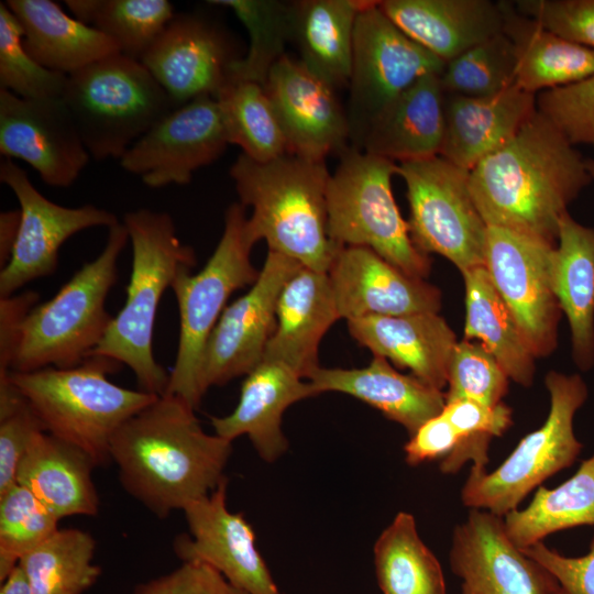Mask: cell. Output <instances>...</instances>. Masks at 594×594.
<instances>
[{"mask_svg": "<svg viewBox=\"0 0 594 594\" xmlns=\"http://www.w3.org/2000/svg\"><path fill=\"white\" fill-rule=\"evenodd\" d=\"M195 410L163 394L124 421L110 442L122 487L160 519L208 496L227 479L232 441L207 433Z\"/></svg>", "mask_w": 594, "mask_h": 594, "instance_id": "6da1fadb", "label": "cell"}, {"mask_svg": "<svg viewBox=\"0 0 594 594\" xmlns=\"http://www.w3.org/2000/svg\"><path fill=\"white\" fill-rule=\"evenodd\" d=\"M592 180L586 160L538 110L470 170L471 193L487 227L551 245L568 206Z\"/></svg>", "mask_w": 594, "mask_h": 594, "instance_id": "7a4b0ae2", "label": "cell"}, {"mask_svg": "<svg viewBox=\"0 0 594 594\" xmlns=\"http://www.w3.org/2000/svg\"><path fill=\"white\" fill-rule=\"evenodd\" d=\"M326 161L286 153L258 162L240 154L230 168L240 204L252 207L248 231L254 243L302 266L328 272L342 245L328 234Z\"/></svg>", "mask_w": 594, "mask_h": 594, "instance_id": "3957f363", "label": "cell"}, {"mask_svg": "<svg viewBox=\"0 0 594 594\" xmlns=\"http://www.w3.org/2000/svg\"><path fill=\"white\" fill-rule=\"evenodd\" d=\"M132 246L127 299L95 351L128 365L141 391L165 394L169 374L156 362L153 333L157 307L175 278L196 265L195 251L177 235L170 215L141 208L123 217Z\"/></svg>", "mask_w": 594, "mask_h": 594, "instance_id": "277c9868", "label": "cell"}, {"mask_svg": "<svg viewBox=\"0 0 594 594\" xmlns=\"http://www.w3.org/2000/svg\"><path fill=\"white\" fill-rule=\"evenodd\" d=\"M121 364L91 355L70 369L11 372V382L26 397L45 431L90 455L96 466L109 463L118 428L158 395L119 386L107 378Z\"/></svg>", "mask_w": 594, "mask_h": 594, "instance_id": "5b68a950", "label": "cell"}, {"mask_svg": "<svg viewBox=\"0 0 594 594\" xmlns=\"http://www.w3.org/2000/svg\"><path fill=\"white\" fill-rule=\"evenodd\" d=\"M128 241L123 222L109 228L101 253L85 263L54 297L30 310L20 329L11 372L70 369L89 358L113 318L106 299Z\"/></svg>", "mask_w": 594, "mask_h": 594, "instance_id": "8992f818", "label": "cell"}, {"mask_svg": "<svg viewBox=\"0 0 594 594\" xmlns=\"http://www.w3.org/2000/svg\"><path fill=\"white\" fill-rule=\"evenodd\" d=\"M62 98L97 161L120 160L177 108L141 61L121 53L68 75Z\"/></svg>", "mask_w": 594, "mask_h": 594, "instance_id": "52a82bcc", "label": "cell"}, {"mask_svg": "<svg viewBox=\"0 0 594 594\" xmlns=\"http://www.w3.org/2000/svg\"><path fill=\"white\" fill-rule=\"evenodd\" d=\"M397 164L349 147L327 188L328 234L342 246L369 248L405 274L424 279L431 262L411 240L392 190Z\"/></svg>", "mask_w": 594, "mask_h": 594, "instance_id": "ba28073f", "label": "cell"}, {"mask_svg": "<svg viewBox=\"0 0 594 594\" xmlns=\"http://www.w3.org/2000/svg\"><path fill=\"white\" fill-rule=\"evenodd\" d=\"M255 243L248 231L246 207L230 205L222 235L197 273H180L170 288L179 311V339L175 364L165 394L176 395L197 409L201 402L199 372L208 338L233 292L258 277L251 261Z\"/></svg>", "mask_w": 594, "mask_h": 594, "instance_id": "9c48e42d", "label": "cell"}, {"mask_svg": "<svg viewBox=\"0 0 594 594\" xmlns=\"http://www.w3.org/2000/svg\"><path fill=\"white\" fill-rule=\"evenodd\" d=\"M544 384L550 395L546 421L525 436L493 472L471 468L461 491L466 507L504 517L543 481L576 461L583 444L573 421L587 398V386L578 374L556 371L547 374Z\"/></svg>", "mask_w": 594, "mask_h": 594, "instance_id": "30bf717a", "label": "cell"}, {"mask_svg": "<svg viewBox=\"0 0 594 594\" xmlns=\"http://www.w3.org/2000/svg\"><path fill=\"white\" fill-rule=\"evenodd\" d=\"M409 204V233L424 254H440L461 273L484 266L487 226L470 188V170L440 155L400 162Z\"/></svg>", "mask_w": 594, "mask_h": 594, "instance_id": "8fae6325", "label": "cell"}, {"mask_svg": "<svg viewBox=\"0 0 594 594\" xmlns=\"http://www.w3.org/2000/svg\"><path fill=\"white\" fill-rule=\"evenodd\" d=\"M446 63L402 32L378 1L359 12L353 42L346 110L351 147L358 148L369 123L420 77L443 73Z\"/></svg>", "mask_w": 594, "mask_h": 594, "instance_id": "7c38bea8", "label": "cell"}, {"mask_svg": "<svg viewBox=\"0 0 594 594\" xmlns=\"http://www.w3.org/2000/svg\"><path fill=\"white\" fill-rule=\"evenodd\" d=\"M551 245L501 227H487L484 266L536 358L557 346L561 309L550 283Z\"/></svg>", "mask_w": 594, "mask_h": 594, "instance_id": "4fadbf2b", "label": "cell"}, {"mask_svg": "<svg viewBox=\"0 0 594 594\" xmlns=\"http://www.w3.org/2000/svg\"><path fill=\"white\" fill-rule=\"evenodd\" d=\"M302 265L268 251L257 279L243 296L227 306L205 346L200 372L201 396L249 374L262 360L276 326V307L286 282Z\"/></svg>", "mask_w": 594, "mask_h": 594, "instance_id": "5bb4252c", "label": "cell"}, {"mask_svg": "<svg viewBox=\"0 0 594 594\" xmlns=\"http://www.w3.org/2000/svg\"><path fill=\"white\" fill-rule=\"evenodd\" d=\"M0 180L19 201L21 220L9 262L0 271V298L56 271L61 246L74 234L118 223L114 213L94 205L65 207L42 195L12 160L0 164Z\"/></svg>", "mask_w": 594, "mask_h": 594, "instance_id": "9a60e30c", "label": "cell"}, {"mask_svg": "<svg viewBox=\"0 0 594 594\" xmlns=\"http://www.w3.org/2000/svg\"><path fill=\"white\" fill-rule=\"evenodd\" d=\"M229 144L219 102L205 96L169 112L122 155L119 164L150 188L186 185Z\"/></svg>", "mask_w": 594, "mask_h": 594, "instance_id": "2e32d148", "label": "cell"}, {"mask_svg": "<svg viewBox=\"0 0 594 594\" xmlns=\"http://www.w3.org/2000/svg\"><path fill=\"white\" fill-rule=\"evenodd\" d=\"M0 153L29 164L43 183L69 187L89 163L63 98L24 99L0 89Z\"/></svg>", "mask_w": 594, "mask_h": 594, "instance_id": "e0dca14e", "label": "cell"}, {"mask_svg": "<svg viewBox=\"0 0 594 594\" xmlns=\"http://www.w3.org/2000/svg\"><path fill=\"white\" fill-rule=\"evenodd\" d=\"M450 566L462 594H561L558 582L507 536L503 517L470 509L452 535Z\"/></svg>", "mask_w": 594, "mask_h": 594, "instance_id": "ac0fdd59", "label": "cell"}, {"mask_svg": "<svg viewBox=\"0 0 594 594\" xmlns=\"http://www.w3.org/2000/svg\"><path fill=\"white\" fill-rule=\"evenodd\" d=\"M227 34L196 12L175 13L141 58L177 107L200 97L217 98L239 59Z\"/></svg>", "mask_w": 594, "mask_h": 594, "instance_id": "d6986e66", "label": "cell"}, {"mask_svg": "<svg viewBox=\"0 0 594 594\" xmlns=\"http://www.w3.org/2000/svg\"><path fill=\"white\" fill-rule=\"evenodd\" d=\"M228 480L208 496L188 505L185 514L189 535L174 541L182 561L211 565L245 594H280L255 544V534L242 513L227 504Z\"/></svg>", "mask_w": 594, "mask_h": 594, "instance_id": "ffe728a7", "label": "cell"}, {"mask_svg": "<svg viewBox=\"0 0 594 594\" xmlns=\"http://www.w3.org/2000/svg\"><path fill=\"white\" fill-rule=\"evenodd\" d=\"M283 130L287 152L302 158L326 161L349 147L346 110L331 86L308 70L299 59L283 56L264 85Z\"/></svg>", "mask_w": 594, "mask_h": 594, "instance_id": "44dd1931", "label": "cell"}, {"mask_svg": "<svg viewBox=\"0 0 594 594\" xmlns=\"http://www.w3.org/2000/svg\"><path fill=\"white\" fill-rule=\"evenodd\" d=\"M328 276L340 318L438 312L440 290L364 246H341Z\"/></svg>", "mask_w": 594, "mask_h": 594, "instance_id": "7402d4cb", "label": "cell"}, {"mask_svg": "<svg viewBox=\"0 0 594 594\" xmlns=\"http://www.w3.org/2000/svg\"><path fill=\"white\" fill-rule=\"evenodd\" d=\"M319 395L310 382L288 364L263 358L241 386L237 407L227 416L212 417L215 433L233 441L245 435L258 457L275 462L288 450L282 418L293 404Z\"/></svg>", "mask_w": 594, "mask_h": 594, "instance_id": "603a6c76", "label": "cell"}, {"mask_svg": "<svg viewBox=\"0 0 594 594\" xmlns=\"http://www.w3.org/2000/svg\"><path fill=\"white\" fill-rule=\"evenodd\" d=\"M444 129L439 155L471 170L507 143L537 112L536 96L516 86L491 97L444 92Z\"/></svg>", "mask_w": 594, "mask_h": 594, "instance_id": "cb8c5ba5", "label": "cell"}, {"mask_svg": "<svg viewBox=\"0 0 594 594\" xmlns=\"http://www.w3.org/2000/svg\"><path fill=\"white\" fill-rule=\"evenodd\" d=\"M353 339L374 355L439 391L447 385L448 366L458 343L438 312L406 316H366L346 320Z\"/></svg>", "mask_w": 594, "mask_h": 594, "instance_id": "d4e9b609", "label": "cell"}, {"mask_svg": "<svg viewBox=\"0 0 594 594\" xmlns=\"http://www.w3.org/2000/svg\"><path fill=\"white\" fill-rule=\"evenodd\" d=\"M380 9L409 38L444 63L503 33L490 0H384Z\"/></svg>", "mask_w": 594, "mask_h": 594, "instance_id": "484cf974", "label": "cell"}, {"mask_svg": "<svg viewBox=\"0 0 594 594\" xmlns=\"http://www.w3.org/2000/svg\"><path fill=\"white\" fill-rule=\"evenodd\" d=\"M440 76L420 77L391 101L369 123L358 150L395 163L439 155L444 129Z\"/></svg>", "mask_w": 594, "mask_h": 594, "instance_id": "4316f807", "label": "cell"}, {"mask_svg": "<svg viewBox=\"0 0 594 594\" xmlns=\"http://www.w3.org/2000/svg\"><path fill=\"white\" fill-rule=\"evenodd\" d=\"M338 319L328 273L300 267L280 292L275 330L263 358L282 361L307 378L319 366L322 337Z\"/></svg>", "mask_w": 594, "mask_h": 594, "instance_id": "83f0119b", "label": "cell"}, {"mask_svg": "<svg viewBox=\"0 0 594 594\" xmlns=\"http://www.w3.org/2000/svg\"><path fill=\"white\" fill-rule=\"evenodd\" d=\"M318 394L339 392L378 409L413 435L425 421L439 415L446 394L414 375H405L374 355L362 369L316 367L307 377Z\"/></svg>", "mask_w": 594, "mask_h": 594, "instance_id": "f1b7e54d", "label": "cell"}, {"mask_svg": "<svg viewBox=\"0 0 594 594\" xmlns=\"http://www.w3.org/2000/svg\"><path fill=\"white\" fill-rule=\"evenodd\" d=\"M94 460L80 448L45 431L32 439L16 470V483L28 488L59 520L95 516L99 496L92 480Z\"/></svg>", "mask_w": 594, "mask_h": 594, "instance_id": "f546056e", "label": "cell"}, {"mask_svg": "<svg viewBox=\"0 0 594 594\" xmlns=\"http://www.w3.org/2000/svg\"><path fill=\"white\" fill-rule=\"evenodd\" d=\"M550 283L566 316L572 358L579 369L594 365V228L565 212L550 256Z\"/></svg>", "mask_w": 594, "mask_h": 594, "instance_id": "4dcf8cb0", "label": "cell"}, {"mask_svg": "<svg viewBox=\"0 0 594 594\" xmlns=\"http://www.w3.org/2000/svg\"><path fill=\"white\" fill-rule=\"evenodd\" d=\"M503 32L513 44L515 86L537 95L594 75V51L572 43L519 13L514 1L502 0Z\"/></svg>", "mask_w": 594, "mask_h": 594, "instance_id": "1f68e13d", "label": "cell"}, {"mask_svg": "<svg viewBox=\"0 0 594 594\" xmlns=\"http://www.w3.org/2000/svg\"><path fill=\"white\" fill-rule=\"evenodd\" d=\"M23 31V44L43 67L66 76L120 53L117 44L51 0H7Z\"/></svg>", "mask_w": 594, "mask_h": 594, "instance_id": "d6a6232c", "label": "cell"}, {"mask_svg": "<svg viewBox=\"0 0 594 594\" xmlns=\"http://www.w3.org/2000/svg\"><path fill=\"white\" fill-rule=\"evenodd\" d=\"M370 0L294 2V32L300 63L334 90L349 86L354 29Z\"/></svg>", "mask_w": 594, "mask_h": 594, "instance_id": "836d02e7", "label": "cell"}, {"mask_svg": "<svg viewBox=\"0 0 594 594\" xmlns=\"http://www.w3.org/2000/svg\"><path fill=\"white\" fill-rule=\"evenodd\" d=\"M465 286L464 339L479 340L508 377L528 387L535 375V354L512 312L496 292L485 266L462 273Z\"/></svg>", "mask_w": 594, "mask_h": 594, "instance_id": "e575fe53", "label": "cell"}, {"mask_svg": "<svg viewBox=\"0 0 594 594\" xmlns=\"http://www.w3.org/2000/svg\"><path fill=\"white\" fill-rule=\"evenodd\" d=\"M503 520L508 538L520 549L561 530L594 526V453L557 487L540 485L526 508L506 514Z\"/></svg>", "mask_w": 594, "mask_h": 594, "instance_id": "d590c367", "label": "cell"}, {"mask_svg": "<svg viewBox=\"0 0 594 594\" xmlns=\"http://www.w3.org/2000/svg\"><path fill=\"white\" fill-rule=\"evenodd\" d=\"M373 554L383 594H447L441 564L420 538L410 513L396 514L376 539Z\"/></svg>", "mask_w": 594, "mask_h": 594, "instance_id": "8d00e7d4", "label": "cell"}, {"mask_svg": "<svg viewBox=\"0 0 594 594\" xmlns=\"http://www.w3.org/2000/svg\"><path fill=\"white\" fill-rule=\"evenodd\" d=\"M96 541L81 529L59 528L19 561L32 594H84L98 580Z\"/></svg>", "mask_w": 594, "mask_h": 594, "instance_id": "74e56055", "label": "cell"}, {"mask_svg": "<svg viewBox=\"0 0 594 594\" xmlns=\"http://www.w3.org/2000/svg\"><path fill=\"white\" fill-rule=\"evenodd\" d=\"M77 20L112 40L121 54L141 61L174 18L167 0H66Z\"/></svg>", "mask_w": 594, "mask_h": 594, "instance_id": "f35d334b", "label": "cell"}, {"mask_svg": "<svg viewBox=\"0 0 594 594\" xmlns=\"http://www.w3.org/2000/svg\"><path fill=\"white\" fill-rule=\"evenodd\" d=\"M209 4L230 9L246 29L249 47L230 68V81L265 85L273 66L285 56L293 40L294 2L277 0H211Z\"/></svg>", "mask_w": 594, "mask_h": 594, "instance_id": "ab89813d", "label": "cell"}, {"mask_svg": "<svg viewBox=\"0 0 594 594\" xmlns=\"http://www.w3.org/2000/svg\"><path fill=\"white\" fill-rule=\"evenodd\" d=\"M219 102L229 143L258 162L277 158L287 143L264 86L244 80L229 81L216 98Z\"/></svg>", "mask_w": 594, "mask_h": 594, "instance_id": "60d3db41", "label": "cell"}, {"mask_svg": "<svg viewBox=\"0 0 594 594\" xmlns=\"http://www.w3.org/2000/svg\"><path fill=\"white\" fill-rule=\"evenodd\" d=\"M515 68L514 47L503 32L447 62L440 78L447 94L491 97L515 86Z\"/></svg>", "mask_w": 594, "mask_h": 594, "instance_id": "b9f144b4", "label": "cell"}, {"mask_svg": "<svg viewBox=\"0 0 594 594\" xmlns=\"http://www.w3.org/2000/svg\"><path fill=\"white\" fill-rule=\"evenodd\" d=\"M59 519L28 488L15 483L0 494V581L28 552L51 537Z\"/></svg>", "mask_w": 594, "mask_h": 594, "instance_id": "7bdbcfd3", "label": "cell"}, {"mask_svg": "<svg viewBox=\"0 0 594 594\" xmlns=\"http://www.w3.org/2000/svg\"><path fill=\"white\" fill-rule=\"evenodd\" d=\"M442 414L455 428L461 443L440 462L443 474L458 473L469 461L473 468L486 470L488 447L494 437L502 436L512 425V409L501 403L488 406L475 400L446 402Z\"/></svg>", "mask_w": 594, "mask_h": 594, "instance_id": "ee69618b", "label": "cell"}, {"mask_svg": "<svg viewBox=\"0 0 594 594\" xmlns=\"http://www.w3.org/2000/svg\"><path fill=\"white\" fill-rule=\"evenodd\" d=\"M67 76L43 67L26 51L23 31L6 2L0 3V89L24 99L61 98Z\"/></svg>", "mask_w": 594, "mask_h": 594, "instance_id": "f6af8a7d", "label": "cell"}, {"mask_svg": "<svg viewBox=\"0 0 594 594\" xmlns=\"http://www.w3.org/2000/svg\"><path fill=\"white\" fill-rule=\"evenodd\" d=\"M508 380L497 360L481 343L464 339L455 344L450 358L446 402L470 399L496 406L503 403Z\"/></svg>", "mask_w": 594, "mask_h": 594, "instance_id": "bcb514c9", "label": "cell"}, {"mask_svg": "<svg viewBox=\"0 0 594 594\" xmlns=\"http://www.w3.org/2000/svg\"><path fill=\"white\" fill-rule=\"evenodd\" d=\"M9 375L0 376V494L16 483L22 457L34 436L45 431L33 407Z\"/></svg>", "mask_w": 594, "mask_h": 594, "instance_id": "7dc6e473", "label": "cell"}, {"mask_svg": "<svg viewBox=\"0 0 594 594\" xmlns=\"http://www.w3.org/2000/svg\"><path fill=\"white\" fill-rule=\"evenodd\" d=\"M538 112L548 119L574 146L594 148V75L536 95Z\"/></svg>", "mask_w": 594, "mask_h": 594, "instance_id": "c3c4849f", "label": "cell"}, {"mask_svg": "<svg viewBox=\"0 0 594 594\" xmlns=\"http://www.w3.org/2000/svg\"><path fill=\"white\" fill-rule=\"evenodd\" d=\"M514 4L552 33L594 51V0H517Z\"/></svg>", "mask_w": 594, "mask_h": 594, "instance_id": "681fc988", "label": "cell"}, {"mask_svg": "<svg viewBox=\"0 0 594 594\" xmlns=\"http://www.w3.org/2000/svg\"><path fill=\"white\" fill-rule=\"evenodd\" d=\"M133 594H245L211 565L182 561L172 572L139 584Z\"/></svg>", "mask_w": 594, "mask_h": 594, "instance_id": "f907efd6", "label": "cell"}, {"mask_svg": "<svg viewBox=\"0 0 594 594\" xmlns=\"http://www.w3.org/2000/svg\"><path fill=\"white\" fill-rule=\"evenodd\" d=\"M522 550L554 578L561 594H594V536L581 557L563 556L542 541Z\"/></svg>", "mask_w": 594, "mask_h": 594, "instance_id": "816d5d0a", "label": "cell"}, {"mask_svg": "<svg viewBox=\"0 0 594 594\" xmlns=\"http://www.w3.org/2000/svg\"><path fill=\"white\" fill-rule=\"evenodd\" d=\"M461 443V437L442 411L425 421L404 446L405 461L416 466L426 461L443 460Z\"/></svg>", "mask_w": 594, "mask_h": 594, "instance_id": "f5cc1de1", "label": "cell"}, {"mask_svg": "<svg viewBox=\"0 0 594 594\" xmlns=\"http://www.w3.org/2000/svg\"><path fill=\"white\" fill-rule=\"evenodd\" d=\"M38 297L36 292L26 290L0 298V376L12 371L21 326Z\"/></svg>", "mask_w": 594, "mask_h": 594, "instance_id": "db71d44e", "label": "cell"}, {"mask_svg": "<svg viewBox=\"0 0 594 594\" xmlns=\"http://www.w3.org/2000/svg\"><path fill=\"white\" fill-rule=\"evenodd\" d=\"M21 212L19 210H8L0 215V266H6L9 262L20 227Z\"/></svg>", "mask_w": 594, "mask_h": 594, "instance_id": "11a10c76", "label": "cell"}, {"mask_svg": "<svg viewBox=\"0 0 594 594\" xmlns=\"http://www.w3.org/2000/svg\"><path fill=\"white\" fill-rule=\"evenodd\" d=\"M0 594H32L19 566L1 582Z\"/></svg>", "mask_w": 594, "mask_h": 594, "instance_id": "9f6ffc18", "label": "cell"}, {"mask_svg": "<svg viewBox=\"0 0 594 594\" xmlns=\"http://www.w3.org/2000/svg\"><path fill=\"white\" fill-rule=\"evenodd\" d=\"M586 166L590 175L594 179V160H586Z\"/></svg>", "mask_w": 594, "mask_h": 594, "instance_id": "6f0895ef", "label": "cell"}]
</instances>
